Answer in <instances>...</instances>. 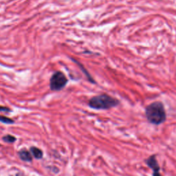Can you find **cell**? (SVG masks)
<instances>
[{
    "mask_svg": "<svg viewBox=\"0 0 176 176\" xmlns=\"http://www.w3.org/2000/svg\"><path fill=\"white\" fill-rule=\"evenodd\" d=\"M145 116L149 123L159 125L165 123L166 114L163 103L156 101L148 105L145 109Z\"/></svg>",
    "mask_w": 176,
    "mask_h": 176,
    "instance_id": "cell-1",
    "label": "cell"
},
{
    "mask_svg": "<svg viewBox=\"0 0 176 176\" xmlns=\"http://www.w3.org/2000/svg\"><path fill=\"white\" fill-rule=\"evenodd\" d=\"M120 101L107 94H100L91 98L89 101V106L95 109H109L116 107Z\"/></svg>",
    "mask_w": 176,
    "mask_h": 176,
    "instance_id": "cell-2",
    "label": "cell"
},
{
    "mask_svg": "<svg viewBox=\"0 0 176 176\" xmlns=\"http://www.w3.org/2000/svg\"><path fill=\"white\" fill-rule=\"evenodd\" d=\"M67 83V79L61 72H57L52 76L50 81V89L53 91L61 90Z\"/></svg>",
    "mask_w": 176,
    "mask_h": 176,
    "instance_id": "cell-3",
    "label": "cell"
},
{
    "mask_svg": "<svg viewBox=\"0 0 176 176\" xmlns=\"http://www.w3.org/2000/svg\"><path fill=\"white\" fill-rule=\"evenodd\" d=\"M145 163L151 169L153 170L154 172H160V167L158 161L156 160V155H152V156H149V158L145 160Z\"/></svg>",
    "mask_w": 176,
    "mask_h": 176,
    "instance_id": "cell-4",
    "label": "cell"
},
{
    "mask_svg": "<svg viewBox=\"0 0 176 176\" xmlns=\"http://www.w3.org/2000/svg\"><path fill=\"white\" fill-rule=\"evenodd\" d=\"M19 156L21 160L25 162H31L32 159L31 154L26 149L20 150L19 151Z\"/></svg>",
    "mask_w": 176,
    "mask_h": 176,
    "instance_id": "cell-5",
    "label": "cell"
},
{
    "mask_svg": "<svg viewBox=\"0 0 176 176\" xmlns=\"http://www.w3.org/2000/svg\"><path fill=\"white\" fill-rule=\"evenodd\" d=\"M30 152L32 156L37 159H41L43 157V151L37 147H32L30 148Z\"/></svg>",
    "mask_w": 176,
    "mask_h": 176,
    "instance_id": "cell-6",
    "label": "cell"
},
{
    "mask_svg": "<svg viewBox=\"0 0 176 176\" xmlns=\"http://www.w3.org/2000/svg\"><path fill=\"white\" fill-rule=\"evenodd\" d=\"M2 139L4 142H8V143H13L14 142L16 141V138L15 136H13L11 135H6L5 136L2 138Z\"/></svg>",
    "mask_w": 176,
    "mask_h": 176,
    "instance_id": "cell-7",
    "label": "cell"
},
{
    "mask_svg": "<svg viewBox=\"0 0 176 176\" xmlns=\"http://www.w3.org/2000/svg\"><path fill=\"white\" fill-rule=\"evenodd\" d=\"M0 122L1 123H5V124H13L14 121L13 120L7 118L6 116H0Z\"/></svg>",
    "mask_w": 176,
    "mask_h": 176,
    "instance_id": "cell-8",
    "label": "cell"
},
{
    "mask_svg": "<svg viewBox=\"0 0 176 176\" xmlns=\"http://www.w3.org/2000/svg\"><path fill=\"white\" fill-rule=\"evenodd\" d=\"M0 111H3V112H9L10 109L8 108L5 107H1L0 106Z\"/></svg>",
    "mask_w": 176,
    "mask_h": 176,
    "instance_id": "cell-9",
    "label": "cell"
},
{
    "mask_svg": "<svg viewBox=\"0 0 176 176\" xmlns=\"http://www.w3.org/2000/svg\"><path fill=\"white\" fill-rule=\"evenodd\" d=\"M153 176H163V175L160 173V172H154Z\"/></svg>",
    "mask_w": 176,
    "mask_h": 176,
    "instance_id": "cell-10",
    "label": "cell"
}]
</instances>
